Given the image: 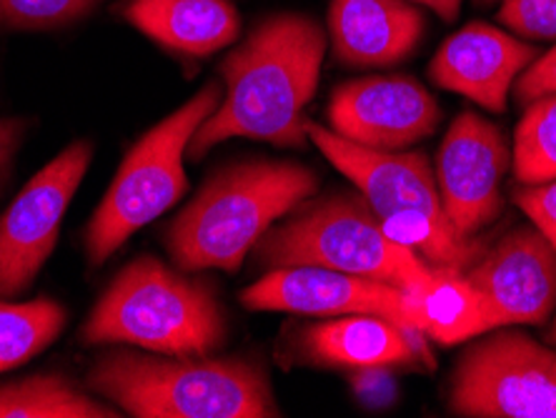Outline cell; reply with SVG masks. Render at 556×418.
Here are the masks:
<instances>
[{
    "label": "cell",
    "instance_id": "obj_1",
    "mask_svg": "<svg viewBox=\"0 0 556 418\" xmlns=\"http://www.w3.org/2000/svg\"><path fill=\"white\" fill-rule=\"evenodd\" d=\"M324 53L326 33L306 15L261 23L220 65L226 98L193 134L188 155L199 161L228 138L304 149V111L316 93Z\"/></svg>",
    "mask_w": 556,
    "mask_h": 418
},
{
    "label": "cell",
    "instance_id": "obj_7",
    "mask_svg": "<svg viewBox=\"0 0 556 418\" xmlns=\"http://www.w3.org/2000/svg\"><path fill=\"white\" fill-rule=\"evenodd\" d=\"M218 105L220 88L208 84L130 149L88 224L86 251L93 266L105 264L138 228L149 226L184 199L188 143Z\"/></svg>",
    "mask_w": 556,
    "mask_h": 418
},
{
    "label": "cell",
    "instance_id": "obj_15",
    "mask_svg": "<svg viewBox=\"0 0 556 418\" xmlns=\"http://www.w3.org/2000/svg\"><path fill=\"white\" fill-rule=\"evenodd\" d=\"M329 28L339 61L391 65L419 46L424 15L404 0H333Z\"/></svg>",
    "mask_w": 556,
    "mask_h": 418
},
{
    "label": "cell",
    "instance_id": "obj_8",
    "mask_svg": "<svg viewBox=\"0 0 556 418\" xmlns=\"http://www.w3.org/2000/svg\"><path fill=\"white\" fill-rule=\"evenodd\" d=\"M448 404L459 416L556 418V351L517 331L486 335L456 366Z\"/></svg>",
    "mask_w": 556,
    "mask_h": 418
},
{
    "label": "cell",
    "instance_id": "obj_14",
    "mask_svg": "<svg viewBox=\"0 0 556 418\" xmlns=\"http://www.w3.org/2000/svg\"><path fill=\"white\" fill-rule=\"evenodd\" d=\"M534 59V46L486 23H469L439 48L429 76L439 88L471 98L492 113H504L514 78Z\"/></svg>",
    "mask_w": 556,
    "mask_h": 418
},
{
    "label": "cell",
    "instance_id": "obj_25",
    "mask_svg": "<svg viewBox=\"0 0 556 418\" xmlns=\"http://www.w3.org/2000/svg\"><path fill=\"white\" fill-rule=\"evenodd\" d=\"M556 93V46L542 59H536L529 65L525 76L517 84V101L519 103H534L536 98Z\"/></svg>",
    "mask_w": 556,
    "mask_h": 418
},
{
    "label": "cell",
    "instance_id": "obj_27",
    "mask_svg": "<svg viewBox=\"0 0 556 418\" xmlns=\"http://www.w3.org/2000/svg\"><path fill=\"white\" fill-rule=\"evenodd\" d=\"M23 130H26V123L18 118H0V188L5 186L8 176H11V166L15 159V151H18Z\"/></svg>",
    "mask_w": 556,
    "mask_h": 418
},
{
    "label": "cell",
    "instance_id": "obj_19",
    "mask_svg": "<svg viewBox=\"0 0 556 418\" xmlns=\"http://www.w3.org/2000/svg\"><path fill=\"white\" fill-rule=\"evenodd\" d=\"M116 408L101 404L59 373L28 376L0 387V418H116Z\"/></svg>",
    "mask_w": 556,
    "mask_h": 418
},
{
    "label": "cell",
    "instance_id": "obj_20",
    "mask_svg": "<svg viewBox=\"0 0 556 418\" xmlns=\"http://www.w3.org/2000/svg\"><path fill=\"white\" fill-rule=\"evenodd\" d=\"M65 308L51 299L28 303L0 301V373L13 371L59 339Z\"/></svg>",
    "mask_w": 556,
    "mask_h": 418
},
{
    "label": "cell",
    "instance_id": "obj_28",
    "mask_svg": "<svg viewBox=\"0 0 556 418\" xmlns=\"http://www.w3.org/2000/svg\"><path fill=\"white\" fill-rule=\"evenodd\" d=\"M416 3L429 5L433 13H439L441 18L448 23L456 18V13H459V8H462V0H416Z\"/></svg>",
    "mask_w": 556,
    "mask_h": 418
},
{
    "label": "cell",
    "instance_id": "obj_9",
    "mask_svg": "<svg viewBox=\"0 0 556 418\" xmlns=\"http://www.w3.org/2000/svg\"><path fill=\"white\" fill-rule=\"evenodd\" d=\"M93 159V145L71 143L40 168L0 218V296H18L36 281L59 241L65 211Z\"/></svg>",
    "mask_w": 556,
    "mask_h": 418
},
{
    "label": "cell",
    "instance_id": "obj_10",
    "mask_svg": "<svg viewBox=\"0 0 556 418\" xmlns=\"http://www.w3.org/2000/svg\"><path fill=\"white\" fill-rule=\"evenodd\" d=\"M241 303L249 311H283L301 316L371 314L408 331H419L414 324L412 299L404 289L321 266L271 268L241 293Z\"/></svg>",
    "mask_w": 556,
    "mask_h": 418
},
{
    "label": "cell",
    "instance_id": "obj_26",
    "mask_svg": "<svg viewBox=\"0 0 556 418\" xmlns=\"http://www.w3.org/2000/svg\"><path fill=\"white\" fill-rule=\"evenodd\" d=\"M389 366H374V368H358L351 376V383H354L356 396L374 408L387 406L391 398H394V379L387 371Z\"/></svg>",
    "mask_w": 556,
    "mask_h": 418
},
{
    "label": "cell",
    "instance_id": "obj_16",
    "mask_svg": "<svg viewBox=\"0 0 556 418\" xmlns=\"http://www.w3.org/2000/svg\"><path fill=\"white\" fill-rule=\"evenodd\" d=\"M301 333V356L314 364L351 371L408 364L427 354L421 346L424 333L408 331L389 318L371 314L339 316L337 321L311 326Z\"/></svg>",
    "mask_w": 556,
    "mask_h": 418
},
{
    "label": "cell",
    "instance_id": "obj_3",
    "mask_svg": "<svg viewBox=\"0 0 556 418\" xmlns=\"http://www.w3.org/2000/svg\"><path fill=\"white\" fill-rule=\"evenodd\" d=\"M318 178L299 163L251 161L220 170L168 226L174 264L236 270L268 228L311 199Z\"/></svg>",
    "mask_w": 556,
    "mask_h": 418
},
{
    "label": "cell",
    "instance_id": "obj_12",
    "mask_svg": "<svg viewBox=\"0 0 556 418\" xmlns=\"http://www.w3.org/2000/svg\"><path fill=\"white\" fill-rule=\"evenodd\" d=\"M464 274L484 296L494 331L544 324L556 308V251L539 228H514Z\"/></svg>",
    "mask_w": 556,
    "mask_h": 418
},
{
    "label": "cell",
    "instance_id": "obj_5",
    "mask_svg": "<svg viewBox=\"0 0 556 418\" xmlns=\"http://www.w3.org/2000/svg\"><path fill=\"white\" fill-rule=\"evenodd\" d=\"M306 134L343 176L354 180L391 241L416 251L431 266L466 270L477 261L481 245L446 218L427 155L366 149L314 121H306Z\"/></svg>",
    "mask_w": 556,
    "mask_h": 418
},
{
    "label": "cell",
    "instance_id": "obj_24",
    "mask_svg": "<svg viewBox=\"0 0 556 418\" xmlns=\"http://www.w3.org/2000/svg\"><path fill=\"white\" fill-rule=\"evenodd\" d=\"M514 203L527 213L544 239L554 245L556 251V178L546 180V183H534L527 188H519L514 193Z\"/></svg>",
    "mask_w": 556,
    "mask_h": 418
},
{
    "label": "cell",
    "instance_id": "obj_18",
    "mask_svg": "<svg viewBox=\"0 0 556 418\" xmlns=\"http://www.w3.org/2000/svg\"><path fill=\"white\" fill-rule=\"evenodd\" d=\"M406 293L412 299L416 329L444 346L494 331L484 296L462 268L437 266L427 283Z\"/></svg>",
    "mask_w": 556,
    "mask_h": 418
},
{
    "label": "cell",
    "instance_id": "obj_23",
    "mask_svg": "<svg viewBox=\"0 0 556 418\" xmlns=\"http://www.w3.org/2000/svg\"><path fill=\"white\" fill-rule=\"evenodd\" d=\"M498 18L521 38L556 40V0H504Z\"/></svg>",
    "mask_w": 556,
    "mask_h": 418
},
{
    "label": "cell",
    "instance_id": "obj_6",
    "mask_svg": "<svg viewBox=\"0 0 556 418\" xmlns=\"http://www.w3.org/2000/svg\"><path fill=\"white\" fill-rule=\"evenodd\" d=\"M268 268L321 266L412 291L433 276L429 261L391 241L364 195L333 193L306 199L256 243Z\"/></svg>",
    "mask_w": 556,
    "mask_h": 418
},
{
    "label": "cell",
    "instance_id": "obj_30",
    "mask_svg": "<svg viewBox=\"0 0 556 418\" xmlns=\"http://www.w3.org/2000/svg\"><path fill=\"white\" fill-rule=\"evenodd\" d=\"M477 3H484V5H489V3H494V0H477Z\"/></svg>",
    "mask_w": 556,
    "mask_h": 418
},
{
    "label": "cell",
    "instance_id": "obj_13",
    "mask_svg": "<svg viewBox=\"0 0 556 418\" xmlns=\"http://www.w3.org/2000/svg\"><path fill=\"white\" fill-rule=\"evenodd\" d=\"M439 103L408 76L358 78L333 90L331 130L351 143L376 151H399L433 134Z\"/></svg>",
    "mask_w": 556,
    "mask_h": 418
},
{
    "label": "cell",
    "instance_id": "obj_29",
    "mask_svg": "<svg viewBox=\"0 0 556 418\" xmlns=\"http://www.w3.org/2000/svg\"><path fill=\"white\" fill-rule=\"evenodd\" d=\"M549 341L554 343V346H556V321H554V326H552V331H549Z\"/></svg>",
    "mask_w": 556,
    "mask_h": 418
},
{
    "label": "cell",
    "instance_id": "obj_17",
    "mask_svg": "<svg viewBox=\"0 0 556 418\" xmlns=\"http://www.w3.org/2000/svg\"><path fill=\"white\" fill-rule=\"evenodd\" d=\"M121 13L155 43L195 59L233 43L241 28L228 0H126Z\"/></svg>",
    "mask_w": 556,
    "mask_h": 418
},
{
    "label": "cell",
    "instance_id": "obj_4",
    "mask_svg": "<svg viewBox=\"0 0 556 418\" xmlns=\"http://www.w3.org/2000/svg\"><path fill=\"white\" fill-rule=\"evenodd\" d=\"M224 339L214 291L153 256L130 261L84 326L86 343H128L166 356H208Z\"/></svg>",
    "mask_w": 556,
    "mask_h": 418
},
{
    "label": "cell",
    "instance_id": "obj_22",
    "mask_svg": "<svg viewBox=\"0 0 556 418\" xmlns=\"http://www.w3.org/2000/svg\"><path fill=\"white\" fill-rule=\"evenodd\" d=\"M101 0H0V26L18 30L61 28L84 18Z\"/></svg>",
    "mask_w": 556,
    "mask_h": 418
},
{
    "label": "cell",
    "instance_id": "obj_11",
    "mask_svg": "<svg viewBox=\"0 0 556 418\" xmlns=\"http://www.w3.org/2000/svg\"><path fill=\"white\" fill-rule=\"evenodd\" d=\"M437 168L446 218L462 236L473 239L502 213V178L509 168L502 128L464 111L444 136Z\"/></svg>",
    "mask_w": 556,
    "mask_h": 418
},
{
    "label": "cell",
    "instance_id": "obj_21",
    "mask_svg": "<svg viewBox=\"0 0 556 418\" xmlns=\"http://www.w3.org/2000/svg\"><path fill=\"white\" fill-rule=\"evenodd\" d=\"M514 176L534 186L556 178V93L529 103L514 134Z\"/></svg>",
    "mask_w": 556,
    "mask_h": 418
},
{
    "label": "cell",
    "instance_id": "obj_2",
    "mask_svg": "<svg viewBox=\"0 0 556 418\" xmlns=\"http://www.w3.org/2000/svg\"><path fill=\"white\" fill-rule=\"evenodd\" d=\"M88 381L136 418L281 416L264 366L249 358H166L113 351L98 360Z\"/></svg>",
    "mask_w": 556,
    "mask_h": 418
}]
</instances>
